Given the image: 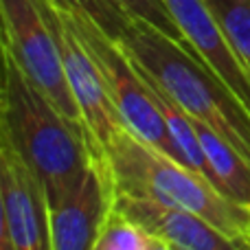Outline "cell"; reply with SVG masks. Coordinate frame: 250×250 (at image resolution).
Returning <instances> with one entry per match:
<instances>
[{
	"mask_svg": "<svg viewBox=\"0 0 250 250\" xmlns=\"http://www.w3.org/2000/svg\"><path fill=\"white\" fill-rule=\"evenodd\" d=\"M0 229L16 250H53L51 207L40 178L0 141Z\"/></svg>",
	"mask_w": 250,
	"mask_h": 250,
	"instance_id": "52a82bcc",
	"label": "cell"
},
{
	"mask_svg": "<svg viewBox=\"0 0 250 250\" xmlns=\"http://www.w3.org/2000/svg\"><path fill=\"white\" fill-rule=\"evenodd\" d=\"M189 48L250 110V75L230 48L204 0H165Z\"/></svg>",
	"mask_w": 250,
	"mask_h": 250,
	"instance_id": "30bf717a",
	"label": "cell"
},
{
	"mask_svg": "<svg viewBox=\"0 0 250 250\" xmlns=\"http://www.w3.org/2000/svg\"><path fill=\"white\" fill-rule=\"evenodd\" d=\"M193 125L202 143L207 165L211 169L213 185L233 202L250 207V163L215 129L195 119Z\"/></svg>",
	"mask_w": 250,
	"mask_h": 250,
	"instance_id": "8fae6325",
	"label": "cell"
},
{
	"mask_svg": "<svg viewBox=\"0 0 250 250\" xmlns=\"http://www.w3.org/2000/svg\"><path fill=\"white\" fill-rule=\"evenodd\" d=\"M0 22H2L0 48H4L18 62L26 77L66 117L83 127L77 101L66 79L60 44L38 2L35 0H0Z\"/></svg>",
	"mask_w": 250,
	"mask_h": 250,
	"instance_id": "5b68a950",
	"label": "cell"
},
{
	"mask_svg": "<svg viewBox=\"0 0 250 250\" xmlns=\"http://www.w3.org/2000/svg\"><path fill=\"white\" fill-rule=\"evenodd\" d=\"M105 165L117 191L191 211L250 246L248 207L226 198L202 173L147 145L127 127L110 145Z\"/></svg>",
	"mask_w": 250,
	"mask_h": 250,
	"instance_id": "3957f363",
	"label": "cell"
},
{
	"mask_svg": "<svg viewBox=\"0 0 250 250\" xmlns=\"http://www.w3.org/2000/svg\"><path fill=\"white\" fill-rule=\"evenodd\" d=\"M117 2L121 4L134 20H143V22H147V24L156 26V29L163 31L165 35H169L171 40H176V42H180L182 46L189 48L180 26L176 24V20H173V16H171V11H169L165 0H117Z\"/></svg>",
	"mask_w": 250,
	"mask_h": 250,
	"instance_id": "9a60e30c",
	"label": "cell"
},
{
	"mask_svg": "<svg viewBox=\"0 0 250 250\" xmlns=\"http://www.w3.org/2000/svg\"><path fill=\"white\" fill-rule=\"evenodd\" d=\"M119 44L191 119L215 129L250 163L248 105L198 55L143 20H132Z\"/></svg>",
	"mask_w": 250,
	"mask_h": 250,
	"instance_id": "7a4b0ae2",
	"label": "cell"
},
{
	"mask_svg": "<svg viewBox=\"0 0 250 250\" xmlns=\"http://www.w3.org/2000/svg\"><path fill=\"white\" fill-rule=\"evenodd\" d=\"M35 2L42 9L44 18L48 20L57 44H60L66 79H68L70 92L77 101L83 127L88 132L92 156L105 160L110 145L125 129V125L112 104L104 75H101L92 53L88 51L79 33L75 31L66 9L55 0H35Z\"/></svg>",
	"mask_w": 250,
	"mask_h": 250,
	"instance_id": "8992f818",
	"label": "cell"
},
{
	"mask_svg": "<svg viewBox=\"0 0 250 250\" xmlns=\"http://www.w3.org/2000/svg\"><path fill=\"white\" fill-rule=\"evenodd\" d=\"M55 2L64 4L70 11H77L82 16L90 18L101 31H105L117 42L134 20L117 0H55Z\"/></svg>",
	"mask_w": 250,
	"mask_h": 250,
	"instance_id": "4fadbf2b",
	"label": "cell"
},
{
	"mask_svg": "<svg viewBox=\"0 0 250 250\" xmlns=\"http://www.w3.org/2000/svg\"><path fill=\"white\" fill-rule=\"evenodd\" d=\"M66 13H68L82 42L86 44V48L95 57L97 66L104 75L105 86H108V92L112 97V104L125 127L134 136L145 141L147 145L163 151L165 156L189 165L182 149L178 147V143L173 141L171 132L167 127V121H165L163 112L156 105L145 77L141 75V70L134 64L132 57L125 53V48L117 40L110 38L105 31H101L90 18L82 16L77 11H70V9H66Z\"/></svg>",
	"mask_w": 250,
	"mask_h": 250,
	"instance_id": "277c9868",
	"label": "cell"
},
{
	"mask_svg": "<svg viewBox=\"0 0 250 250\" xmlns=\"http://www.w3.org/2000/svg\"><path fill=\"white\" fill-rule=\"evenodd\" d=\"M204 2L250 75V0H204Z\"/></svg>",
	"mask_w": 250,
	"mask_h": 250,
	"instance_id": "7c38bea8",
	"label": "cell"
},
{
	"mask_svg": "<svg viewBox=\"0 0 250 250\" xmlns=\"http://www.w3.org/2000/svg\"><path fill=\"white\" fill-rule=\"evenodd\" d=\"M0 86V141L9 143L40 178L48 207L73 193L92 163L88 134L68 119L4 48Z\"/></svg>",
	"mask_w": 250,
	"mask_h": 250,
	"instance_id": "6da1fadb",
	"label": "cell"
},
{
	"mask_svg": "<svg viewBox=\"0 0 250 250\" xmlns=\"http://www.w3.org/2000/svg\"><path fill=\"white\" fill-rule=\"evenodd\" d=\"M114 208L145 233L160 237L176 250H250V246L229 237L211 222L185 208L147 198H134L117 189Z\"/></svg>",
	"mask_w": 250,
	"mask_h": 250,
	"instance_id": "9c48e42d",
	"label": "cell"
},
{
	"mask_svg": "<svg viewBox=\"0 0 250 250\" xmlns=\"http://www.w3.org/2000/svg\"><path fill=\"white\" fill-rule=\"evenodd\" d=\"M112 207V173L105 160L92 158L77 189L51 207L53 250H95Z\"/></svg>",
	"mask_w": 250,
	"mask_h": 250,
	"instance_id": "ba28073f",
	"label": "cell"
},
{
	"mask_svg": "<svg viewBox=\"0 0 250 250\" xmlns=\"http://www.w3.org/2000/svg\"><path fill=\"white\" fill-rule=\"evenodd\" d=\"M145 250H176L173 246H169L167 242H163L160 237H154V235L147 233V244H145Z\"/></svg>",
	"mask_w": 250,
	"mask_h": 250,
	"instance_id": "2e32d148",
	"label": "cell"
},
{
	"mask_svg": "<svg viewBox=\"0 0 250 250\" xmlns=\"http://www.w3.org/2000/svg\"><path fill=\"white\" fill-rule=\"evenodd\" d=\"M248 211H250V207H248Z\"/></svg>",
	"mask_w": 250,
	"mask_h": 250,
	"instance_id": "e0dca14e",
	"label": "cell"
},
{
	"mask_svg": "<svg viewBox=\"0 0 250 250\" xmlns=\"http://www.w3.org/2000/svg\"><path fill=\"white\" fill-rule=\"evenodd\" d=\"M147 233L112 207L95 250H145Z\"/></svg>",
	"mask_w": 250,
	"mask_h": 250,
	"instance_id": "5bb4252c",
	"label": "cell"
}]
</instances>
